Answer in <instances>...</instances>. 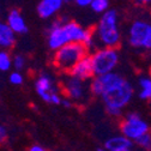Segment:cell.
Masks as SVG:
<instances>
[{
  "label": "cell",
  "mask_w": 151,
  "mask_h": 151,
  "mask_svg": "<svg viewBox=\"0 0 151 151\" xmlns=\"http://www.w3.org/2000/svg\"><path fill=\"white\" fill-rule=\"evenodd\" d=\"M90 90L102 99L107 113L111 116H120L133 96L132 84L114 71L96 76L90 84Z\"/></svg>",
  "instance_id": "6da1fadb"
},
{
  "label": "cell",
  "mask_w": 151,
  "mask_h": 151,
  "mask_svg": "<svg viewBox=\"0 0 151 151\" xmlns=\"http://www.w3.org/2000/svg\"><path fill=\"white\" fill-rule=\"evenodd\" d=\"M47 41L49 48L53 50L70 42H82L89 49L95 43V36L91 30L84 29L78 23L68 22L63 18L53 22L48 30Z\"/></svg>",
  "instance_id": "7a4b0ae2"
},
{
  "label": "cell",
  "mask_w": 151,
  "mask_h": 151,
  "mask_svg": "<svg viewBox=\"0 0 151 151\" xmlns=\"http://www.w3.org/2000/svg\"><path fill=\"white\" fill-rule=\"evenodd\" d=\"M95 39L99 40L102 47H114L120 43L121 35L118 25V13L114 10H107L97 24Z\"/></svg>",
  "instance_id": "3957f363"
},
{
  "label": "cell",
  "mask_w": 151,
  "mask_h": 151,
  "mask_svg": "<svg viewBox=\"0 0 151 151\" xmlns=\"http://www.w3.org/2000/svg\"><path fill=\"white\" fill-rule=\"evenodd\" d=\"M88 55V48L82 42H70L55 50L54 65L60 71L68 72L81 59Z\"/></svg>",
  "instance_id": "277c9868"
},
{
  "label": "cell",
  "mask_w": 151,
  "mask_h": 151,
  "mask_svg": "<svg viewBox=\"0 0 151 151\" xmlns=\"http://www.w3.org/2000/svg\"><path fill=\"white\" fill-rule=\"evenodd\" d=\"M93 76L114 71L119 63V53L114 47H102L90 55Z\"/></svg>",
  "instance_id": "5b68a950"
},
{
  "label": "cell",
  "mask_w": 151,
  "mask_h": 151,
  "mask_svg": "<svg viewBox=\"0 0 151 151\" xmlns=\"http://www.w3.org/2000/svg\"><path fill=\"white\" fill-rule=\"evenodd\" d=\"M122 136L127 137L131 140H136L142 134L149 131L147 122L137 113H129L124 119L120 126Z\"/></svg>",
  "instance_id": "8992f818"
},
{
  "label": "cell",
  "mask_w": 151,
  "mask_h": 151,
  "mask_svg": "<svg viewBox=\"0 0 151 151\" xmlns=\"http://www.w3.org/2000/svg\"><path fill=\"white\" fill-rule=\"evenodd\" d=\"M35 89L36 92L45 102L52 103V104H60L61 103V97L54 88V82L53 78L47 73L40 74L37 79L35 81Z\"/></svg>",
  "instance_id": "52a82bcc"
},
{
  "label": "cell",
  "mask_w": 151,
  "mask_h": 151,
  "mask_svg": "<svg viewBox=\"0 0 151 151\" xmlns=\"http://www.w3.org/2000/svg\"><path fill=\"white\" fill-rule=\"evenodd\" d=\"M147 22L136 21L131 24L128 30V42L134 48H143V42L145 39V34L147 30Z\"/></svg>",
  "instance_id": "ba28073f"
},
{
  "label": "cell",
  "mask_w": 151,
  "mask_h": 151,
  "mask_svg": "<svg viewBox=\"0 0 151 151\" xmlns=\"http://www.w3.org/2000/svg\"><path fill=\"white\" fill-rule=\"evenodd\" d=\"M65 92L71 100H74V101H79L84 99V96L86 95L85 81L70 76L67 81L65 82Z\"/></svg>",
  "instance_id": "9c48e42d"
},
{
  "label": "cell",
  "mask_w": 151,
  "mask_h": 151,
  "mask_svg": "<svg viewBox=\"0 0 151 151\" xmlns=\"http://www.w3.org/2000/svg\"><path fill=\"white\" fill-rule=\"evenodd\" d=\"M68 72H70V76L78 78V79H82V81L90 79L93 76V70H92V65H91L90 55L88 54L83 59H81Z\"/></svg>",
  "instance_id": "30bf717a"
},
{
  "label": "cell",
  "mask_w": 151,
  "mask_h": 151,
  "mask_svg": "<svg viewBox=\"0 0 151 151\" xmlns=\"http://www.w3.org/2000/svg\"><path fill=\"white\" fill-rule=\"evenodd\" d=\"M65 4L64 0H41L37 5V13L41 18H50L53 17Z\"/></svg>",
  "instance_id": "8fae6325"
},
{
  "label": "cell",
  "mask_w": 151,
  "mask_h": 151,
  "mask_svg": "<svg viewBox=\"0 0 151 151\" xmlns=\"http://www.w3.org/2000/svg\"><path fill=\"white\" fill-rule=\"evenodd\" d=\"M7 25L13 30V32L17 35H23L28 32V27L24 21L23 16L18 10H11L7 14Z\"/></svg>",
  "instance_id": "7c38bea8"
},
{
  "label": "cell",
  "mask_w": 151,
  "mask_h": 151,
  "mask_svg": "<svg viewBox=\"0 0 151 151\" xmlns=\"http://www.w3.org/2000/svg\"><path fill=\"white\" fill-rule=\"evenodd\" d=\"M16 43V34L7 25V23L0 22V48L10 49Z\"/></svg>",
  "instance_id": "4fadbf2b"
},
{
  "label": "cell",
  "mask_w": 151,
  "mask_h": 151,
  "mask_svg": "<svg viewBox=\"0 0 151 151\" xmlns=\"http://www.w3.org/2000/svg\"><path fill=\"white\" fill-rule=\"evenodd\" d=\"M132 146H133V142L122 134L110 137L104 143V147L108 151H113V150H116V149H124V147H132Z\"/></svg>",
  "instance_id": "5bb4252c"
},
{
  "label": "cell",
  "mask_w": 151,
  "mask_h": 151,
  "mask_svg": "<svg viewBox=\"0 0 151 151\" xmlns=\"http://www.w3.org/2000/svg\"><path fill=\"white\" fill-rule=\"evenodd\" d=\"M139 84V97L142 100H151V78L142 77L138 82Z\"/></svg>",
  "instance_id": "9a60e30c"
},
{
  "label": "cell",
  "mask_w": 151,
  "mask_h": 151,
  "mask_svg": "<svg viewBox=\"0 0 151 151\" xmlns=\"http://www.w3.org/2000/svg\"><path fill=\"white\" fill-rule=\"evenodd\" d=\"M11 67H12V58L10 53L7 52V49H1L0 50V71L6 72L10 71Z\"/></svg>",
  "instance_id": "2e32d148"
},
{
  "label": "cell",
  "mask_w": 151,
  "mask_h": 151,
  "mask_svg": "<svg viewBox=\"0 0 151 151\" xmlns=\"http://www.w3.org/2000/svg\"><path fill=\"white\" fill-rule=\"evenodd\" d=\"M90 7L92 9L93 12L103 13L109 7V0H91Z\"/></svg>",
  "instance_id": "e0dca14e"
},
{
  "label": "cell",
  "mask_w": 151,
  "mask_h": 151,
  "mask_svg": "<svg viewBox=\"0 0 151 151\" xmlns=\"http://www.w3.org/2000/svg\"><path fill=\"white\" fill-rule=\"evenodd\" d=\"M134 142H136L139 146H142L143 149L150 150V149H151V133L147 131V132H145L144 134H142L139 138H137Z\"/></svg>",
  "instance_id": "ac0fdd59"
},
{
  "label": "cell",
  "mask_w": 151,
  "mask_h": 151,
  "mask_svg": "<svg viewBox=\"0 0 151 151\" xmlns=\"http://www.w3.org/2000/svg\"><path fill=\"white\" fill-rule=\"evenodd\" d=\"M25 63H27V60H25V58H24L22 54H17V55H14L13 58H12V66L17 71L23 70L24 66H25Z\"/></svg>",
  "instance_id": "d6986e66"
},
{
  "label": "cell",
  "mask_w": 151,
  "mask_h": 151,
  "mask_svg": "<svg viewBox=\"0 0 151 151\" xmlns=\"http://www.w3.org/2000/svg\"><path fill=\"white\" fill-rule=\"evenodd\" d=\"M9 81H10V83L13 84V85H21V84L23 83L24 78H23V74H22L19 71L16 70V71L11 72L10 77H9Z\"/></svg>",
  "instance_id": "ffe728a7"
},
{
  "label": "cell",
  "mask_w": 151,
  "mask_h": 151,
  "mask_svg": "<svg viewBox=\"0 0 151 151\" xmlns=\"http://www.w3.org/2000/svg\"><path fill=\"white\" fill-rule=\"evenodd\" d=\"M143 48L151 49V23H149V25H147L145 39H144V42H143Z\"/></svg>",
  "instance_id": "44dd1931"
},
{
  "label": "cell",
  "mask_w": 151,
  "mask_h": 151,
  "mask_svg": "<svg viewBox=\"0 0 151 151\" xmlns=\"http://www.w3.org/2000/svg\"><path fill=\"white\" fill-rule=\"evenodd\" d=\"M6 138H7V129L3 125H0V144L4 143Z\"/></svg>",
  "instance_id": "7402d4cb"
},
{
  "label": "cell",
  "mask_w": 151,
  "mask_h": 151,
  "mask_svg": "<svg viewBox=\"0 0 151 151\" xmlns=\"http://www.w3.org/2000/svg\"><path fill=\"white\" fill-rule=\"evenodd\" d=\"M90 3H91V0H76V4L81 7H88L90 6Z\"/></svg>",
  "instance_id": "603a6c76"
},
{
  "label": "cell",
  "mask_w": 151,
  "mask_h": 151,
  "mask_svg": "<svg viewBox=\"0 0 151 151\" xmlns=\"http://www.w3.org/2000/svg\"><path fill=\"white\" fill-rule=\"evenodd\" d=\"M28 151H47V150L41 145H32V146L29 147Z\"/></svg>",
  "instance_id": "cb8c5ba5"
},
{
  "label": "cell",
  "mask_w": 151,
  "mask_h": 151,
  "mask_svg": "<svg viewBox=\"0 0 151 151\" xmlns=\"http://www.w3.org/2000/svg\"><path fill=\"white\" fill-rule=\"evenodd\" d=\"M134 1L139 5H147V4H151V0H134Z\"/></svg>",
  "instance_id": "d4e9b609"
},
{
  "label": "cell",
  "mask_w": 151,
  "mask_h": 151,
  "mask_svg": "<svg viewBox=\"0 0 151 151\" xmlns=\"http://www.w3.org/2000/svg\"><path fill=\"white\" fill-rule=\"evenodd\" d=\"M60 104H63L64 107H66V108H70L71 107V102L68 101V100H61V103Z\"/></svg>",
  "instance_id": "484cf974"
},
{
  "label": "cell",
  "mask_w": 151,
  "mask_h": 151,
  "mask_svg": "<svg viewBox=\"0 0 151 151\" xmlns=\"http://www.w3.org/2000/svg\"><path fill=\"white\" fill-rule=\"evenodd\" d=\"M113 151H132V147H124V149H116Z\"/></svg>",
  "instance_id": "4316f807"
},
{
  "label": "cell",
  "mask_w": 151,
  "mask_h": 151,
  "mask_svg": "<svg viewBox=\"0 0 151 151\" xmlns=\"http://www.w3.org/2000/svg\"><path fill=\"white\" fill-rule=\"evenodd\" d=\"M97 151H108V150H107L106 147H99V149H97Z\"/></svg>",
  "instance_id": "83f0119b"
},
{
  "label": "cell",
  "mask_w": 151,
  "mask_h": 151,
  "mask_svg": "<svg viewBox=\"0 0 151 151\" xmlns=\"http://www.w3.org/2000/svg\"><path fill=\"white\" fill-rule=\"evenodd\" d=\"M150 150H151V149H150Z\"/></svg>",
  "instance_id": "f1b7e54d"
}]
</instances>
